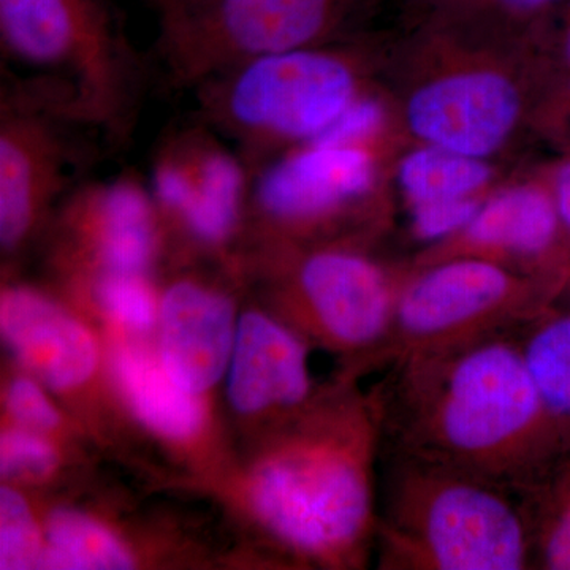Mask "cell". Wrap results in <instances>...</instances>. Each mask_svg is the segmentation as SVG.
<instances>
[{
	"instance_id": "e0dca14e",
	"label": "cell",
	"mask_w": 570,
	"mask_h": 570,
	"mask_svg": "<svg viewBox=\"0 0 570 570\" xmlns=\"http://www.w3.org/2000/svg\"><path fill=\"white\" fill-rule=\"evenodd\" d=\"M566 0H406L407 26H431L474 39L530 48Z\"/></svg>"
},
{
	"instance_id": "ffe728a7",
	"label": "cell",
	"mask_w": 570,
	"mask_h": 570,
	"mask_svg": "<svg viewBox=\"0 0 570 570\" xmlns=\"http://www.w3.org/2000/svg\"><path fill=\"white\" fill-rule=\"evenodd\" d=\"M194 195L181 219L202 242L223 243L234 232L245 190V171L230 153L216 145L187 149Z\"/></svg>"
},
{
	"instance_id": "7402d4cb",
	"label": "cell",
	"mask_w": 570,
	"mask_h": 570,
	"mask_svg": "<svg viewBox=\"0 0 570 570\" xmlns=\"http://www.w3.org/2000/svg\"><path fill=\"white\" fill-rule=\"evenodd\" d=\"M515 336L540 401L562 441L570 425V314L546 317L540 313L515 330Z\"/></svg>"
},
{
	"instance_id": "d6986e66",
	"label": "cell",
	"mask_w": 570,
	"mask_h": 570,
	"mask_svg": "<svg viewBox=\"0 0 570 570\" xmlns=\"http://www.w3.org/2000/svg\"><path fill=\"white\" fill-rule=\"evenodd\" d=\"M119 387L135 415L165 438L194 436L204 420L197 393L181 387L163 360L137 347L119 348L115 356Z\"/></svg>"
},
{
	"instance_id": "d4e9b609",
	"label": "cell",
	"mask_w": 570,
	"mask_h": 570,
	"mask_svg": "<svg viewBox=\"0 0 570 570\" xmlns=\"http://www.w3.org/2000/svg\"><path fill=\"white\" fill-rule=\"evenodd\" d=\"M96 296L119 324L137 332L151 328L156 305L142 276L102 273L96 284Z\"/></svg>"
},
{
	"instance_id": "4fadbf2b",
	"label": "cell",
	"mask_w": 570,
	"mask_h": 570,
	"mask_svg": "<svg viewBox=\"0 0 570 570\" xmlns=\"http://www.w3.org/2000/svg\"><path fill=\"white\" fill-rule=\"evenodd\" d=\"M314 396L305 340L291 326L249 313L236 326L228 397L239 412H295Z\"/></svg>"
},
{
	"instance_id": "5bb4252c",
	"label": "cell",
	"mask_w": 570,
	"mask_h": 570,
	"mask_svg": "<svg viewBox=\"0 0 570 570\" xmlns=\"http://www.w3.org/2000/svg\"><path fill=\"white\" fill-rule=\"evenodd\" d=\"M230 299L194 283L165 292L160 305V360L193 393L213 387L230 363L236 337Z\"/></svg>"
},
{
	"instance_id": "2e32d148",
	"label": "cell",
	"mask_w": 570,
	"mask_h": 570,
	"mask_svg": "<svg viewBox=\"0 0 570 570\" xmlns=\"http://www.w3.org/2000/svg\"><path fill=\"white\" fill-rule=\"evenodd\" d=\"M404 209L482 204L502 183L497 160L480 159L425 142H409L390 168Z\"/></svg>"
},
{
	"instance_id": "9c48e42d",
	"label": "cell",
	"mask_w": 570,
	"mask_h": 570,
	"mask_svg": "<svg viewBox=\"0 0 570 570\" xmlns=\"http://www.w3.org/2000/svg\"><path fill=\"white\" fill-rule=\"evenodd\" d=\"M546 295V277L482 258L411 265L397 296L384 366L396 356L515 332L542 313Z\"/></svg>"
},
{
	"instance_id": "8fae6325",
	"label": "cell",
	"mask_w": 570,
	"mask_h": 570,
	"mask_svg": "<svg viewBox=\"0 0 570 570\" xmlns=\"http://www.w3.org/2000/svg\"><path fill=\"white\" fill-rule=\"evenodd\" d=\"M562 224L551 189L534 179L502 183L455 234L423 247L411 265L455 257L482 258L524 275L546 277Z\"/></svg>"
},
{
	"instance_id": "52a82bcc",
	"label": "cell",
	"mask_w": 570,
	"mask_h": 570,
	"mask_svg": "<svg viewBox=\"0 0 570 570\" xmlns=\"http://www.w3.org/2000/svg\"><path fill=\"white\" fill-rule=\"evenodd\" d=\"M381 0H208L164 20L176 80L197 82L262 58L355 39Z\"/></svg>"
},
{
	"instance_id": "ba28073f",
	"label": "cell",
	"mask_w": 570,
	"mask_h": 570,
	"mask_svg": "<svg viewBox=\"0 0 570 570\" xmlns=\"http://www.w3.org/2000/svg\"><path fill=\"white\" fill-rule=\"evenodd\" d=\"M392 164L365 146L303 142L262 170L255 204L296 238L347 230L356 242L373 245L393 223Z\"/></svg>"
},
{
	"instance_id": "cb8c5ba5",
	"label": "cell",
	"mask_w": 570,
	"mask_h": 570,
	"mask_svg": "<svg viewBox=\"0 0 570 570\" xmlns=\"http://www.w3.org/2000/svg\"><path fill=\"white\" fill-rule=\"evenodd\" d=\"M41 540L31 510L17 491L0 490V569L40 568Z\"/></svg>"
},
{
	"instance_id": "44dd1931",
	"label": "cell",
	"mask_w": 570,
	"mask_h": 570,
	"mask_svg": "<svg viewBox=\"0 0 570 570\" xmlns=\"http://www.w3.org/2000/svg\"><path fill=\"white\" fill-rule=\"evenodd\" d=\"M554 459L517 494L530 538L531 569L570 570V469L558 468Z\"/></svg>"
},
{
	"instance_id": "f1b7e54d",
	"label": "cell",
	"mask_w": 570,
	"mask_h": 570,
	"mask_svg": "<svg viewBox=\"0 0 570 570\" xmlns=\"http://www.w3.org/2000/svg\"><path fill=\"white\" fill-rule=\"evenodd\" d=\"M157 2H159L160 9H163V17L171 18L197 9V7L204 6L208 0H157Z\"/></svg>"
},
{
	"instance_id": "83f0119b",
	"label": "cell",
	"mask_w": 570,
	"mask_h": 570,
	"mask_svg": "<svg viewBox=\"0 0 570 570\" xmlns=\"http://www.w3.org/2000/svg\"><path fill=\"white\" fill-rule=\"evenodd\" d=\"M551 194H553L562 227L570 232V163L558 168L551 184Z\"/></svg>"
},
{
	"instance_id": "9a60e30c",
	"label": "cell",
	"mask_w": 570,
	"mask_h": 570,
	"mask_svg": "<svg viewBox=\"0 0 570 570\" xmlns=\"http://www.w3.org/2000/svg\"><path fill=\"white\" fill-rule=\"evenodd\" d=\"M2 335L22 365L55 389L88 381L97 348L88 330L61 307L28 288L2 296Z\"/></svg>"
},
{
	"instance_id": "8992f818",
	"label": "cell",
	"mask_w": 570,
	"mask_h": 570,
	"mask_svg": "<svg viewBox=\"0 0 570 570\" xmlns=\"http://www.w3.org/2000/svg\"><path fill=\"white\" fill-rule=\"evenodd\" d=\"M381 45L355 39L262 56L223 73L213 108L228 130L257 148L291 149L325 132L376 86Z\"/></svg>"
},
{
	"instance_id": "6da1fadb",
	"label": "cell",
	"mask_w": 570,
	"mask_h": 570,
	"mask_svg": "<svg viewBox=\"0 0 570 570\" xmlns=\"http://www.w3.org/2000/svg\"><path fill=\"white\" fill-rule=\"evenodd\" d=\"M373 390L382 448L463 469L517 494L562 448L515 332L396 356Z\"/></svg>"
},
{
	"instance_id": "ac0fdd59",
	"label": "cell",
	"mask_w": 570,
	"mask_h": 570,
	"mask_svg": "<svg viewBox=\"0 0 570 570\" xmlns=\"http://www.w3.org/2000/svg\"><path fill=\"white\" fill-rule=\"evenodd\" d=\"M102 273L142 276L156 250L151 200L132 179H116L89 198Z\"/></svg>"
},
{
	"instance_id": "603a6c76",
	"label": "cell",
	"mask_w": 570,
	"mask_h": 570,
	"mask_svg": "<svg viewBox=\"0 0 570 570\" xmlns=\"http://www.w3.org/2000/svg\"><path fill=\"white\" fill-rule=\"evenodd\" d=\"M50 549L41 569H130L132 557L107 528L75 510L51 513L47 527Z\"/></svg>"
},
{
	"instance_id": "7a4b0ae2",
	"label": "cell",
	"mask_w": 570,
	"mask_h": 570,
	"mask_svg": "<svg viewBox=\"0 0 570 570\" xmlns=\"http://www.w3.org/2000/svg\"><path fill=\"white\" fill-rule=\"evenodd\" d=\"M292 423L255 472L254 512L295 557L362 568L376 550V464L384 445L376 393L313 396Z\"/></svg>"
},
{
	"instance_id": "7c38bea8",
	"label": "cell",
	"mask_w": 570,
	"mask_h": 570,
	"mask_svg": "<svg viewBox=\"0 0 570 570\" xmlns=\"http://www.w3.org/2000/svg\"><path fill=\"white\" fill-rule=\"evenodd\" d=\"M3 107L0 130V242L20 245L31 230L40 205L66 181L71 154L59 134L58 112L37 99Z\"/></svg>"
},
{
	"instance_id": "277c9868",
	"label": "cell",
	"mask_w": 570,
	"mask_h": 570,
	"mask_svg": "<svg viewBox=\"0 0 570 570\" xmlns=\"http://www.w3.org/2000/svg\"><path fill=\"white\" fill-rule=\"evenodd\" d=\"M407 28L390 91L407 140L489 160L508 153L531 116L530 48Z\"/></svg>"
},
{
	"instance_id": "f546056e",
	"label": "cell",
	"mask_w": 570,
	"mask_h": 570,
	"mask_svg": "<svg viewBox=\"0 0 570 570\" xmlns=\"http://www.w3.org/2000/svg\"><path fill=\"white\" fill-rule=\"evenodd\" d=\"M562 52H564L566 62L570 67V17L566 24L564 33H562Z\"/></svg>"
},
{
	"instance_id": "30bf717a",
	"label": "cell",
	"mask_w": 570,
	"mask_h": 570,
	"mask_svg": "<svg viewBox=\"0 0 570 570\" xmlns=\"http://www.w3.org/2000/svg\"><path fill=\"white\" fill-rule=\"evenodd\" d=\"M365 243H326L295 250L288 266V305L307 333L358 371L385 365L397 296L409 261L370 253Z\"/></svg>"
},
{
	"instance_id": "484cf974",
	"label": "cell",
	"mask_w": 570,
	"mask_h": 570,
	"mask_svg": "<svg viewBox=\"0 0 570 570\" xmlns=\"http://www.w3.org/2000/svg\"><path fill=\"white\" fill-rule=\"evenodd\" d=\"M56 464L58 456L43 439L22 430L3 433L0 469L6 478H45Z\"/></svg>"
},
{
	"instance_id": "3957f363",
	"label": "cell",
	"mask_w": 570,
	"mask_h": 570,
	"mask_svg": "<svg viewBox=\"0 0 570 570\" xmlns=\"http://www.w3.org/2000/svg\"><path fill=\"white\" fill-rule=\"evenodd\" d=\"M381 461L379 569H531L530 538L515 491L384 448Z\"/></svg>"
},
{
	"instance_id": "4316f807",
	"label": "cell",
	"mask_w": 570,
	"mask_h": 570,
	"mask_svg": "<svg viewBox=\"0 0 570 570\" xmlns=\"http://www.w3.org/2000/svg\"><path fill=\"white\" fill-rule=\"evenodd\" d=\"M7 404L11 415L22 425L36 430H51L59 423L58 411L31 379L20 377L11 382Z\"/></svg>"
},
{
	"instance_id": "5b68a950",
	"label": "cell",
	"mask_w": 570,
	"mask_h": 570,
	"mask_svg": "<svg viewBox=\"0 0 570 570\" xmlns=\"http://www.w3.org/2000/svg\"><path fill=\"white\" fill-rule=\"evenodd\" d=\"M0 40L36 99L73 121H124L137 66L105 0H0Z\"/></svg>"
}]
</instances>
